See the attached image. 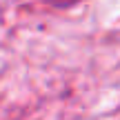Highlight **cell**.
<instances>
[{"label":"cell","instance_id":"1","mask_svg":"<svg viewBox=\"0 0 120 120\" xmlns=\"http://www.w3.org/2000/svg\"><path fill=\"white\" fill-rule=\"evenodd\" d=\"M51 2H71V0H51Z\"/></svg>","mask_w":120,"mask_h":120}]
</instances>
